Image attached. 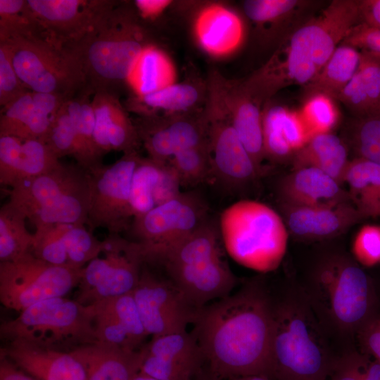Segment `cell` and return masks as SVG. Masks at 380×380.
Listing matches in <instances>:
<instances>
[{
    "label": "cell",
    "instance_id": "6da1fadb",
    "mask_svg": "<svg viewBox=\"0 0 380 380\" xmlns=\"http://www.w3.org/2000/svg\"><path fill=\"white\" fill-rule=\"evenodd\" d=\"M194 324L208 368L220 380L271 375L273 297L262 281L199 308Z\"/></svg>",
    "mask_w": 380,
    "mask_h": 380
},
{
    "label": "cell",
    "instance_id": "7a4b0ae2",
    "mask_svg": "<svg viewBox=\"0 0 380 380\" xmlns=\"http://www.w3.org/2000/svg\"><path fill=\"white\" fill-rule=\"evenodd\" d=\"M326 333L349 351L352 341L373 315L371 281L355 260L343 253H327L298 284Z\"/></svg>",
    "mask_w": 380,
    "mask_h": 380
},
{
    "label": "cell",
    "instance_id": "3957f363",
    "mask_svg": "<svg viewBox=\"0 0 380 380\" xmlns=\"http://www.w3.org/2000/svg\"><path fill=\"white\" fill-rule=\"evenodd\" d=\"M134 9L106 1L89 30L67 48L79 63L85 87L115 92L150 46Z\"/></svg>",
    "mask_w": 380,
    "mask_h": 380
},
{
    "label": "cell",
    "instance_id": "277c9868",
    "mask_svg": "<svg viewBox=\"0 0 380 380\" xmlns=\"http://www.w3.org/2000/svg\"><path fill=\"white\" fill-rule=\"evenodd\" d=\"M333 342L298 284L273 298L271 375L277 380H320L332 362Z\"/></svg>",
    "mask_w": 380,
    "mask_h": 380
},
{
    "label": "cell",
    "instance_id": "5b68a950",
    "mask_svg": "<svg viewBox=\"0 0 380 380\" xmlns=\"http://www.w3.org/2000/svg\"><path fill=\"white\" fill-rule=\"evenodd\" d=\"M8 202L35 227L86 225L89 175L79 165L61 163L51 171L10 188Z\"/></svg>",
    "mask_w": 380,
    "mask_h": 380
},
{
    "label": "cell",
    "instance_id": "8992f818",
    "mask_svg": "<svg viewBox=\"0 0 380 380\" xmlns=\"http://www.w3.org/2000/svg\"><path fill=\"white\" fill-rule=\"evenodd\" d=\"M222 241L239 265L259 272L276 270L286 253L289 232L280 215L254 200H240L220 218Z\"/></svg>",
    "mask_w": 380,
    "mask_h": 380
},
{
    "label": "cell",
    "instance_id": "52a82bcc",
    "mask_svg": "<svg viewBox=\"0 0 380 380\" xmlns=\"http://www.w3.org/2000/svg\"><path fill=\"white\" fill-rule=\"evenodd\" d=\"M1 337L71 353L97 342L91 305L56 297L35 303L0 327Z\"/></svg>",
    "mask_w": 380,
    "mask_h": 380
},
{
    "label": "cell",
    "instance_id": "ba28073f",
    "mask_svg": "<svg viewBox=\"0 0 380 380\" xmlns=\"http://www.w3.org/2000/svg\"><path fill=\"white\" fill-rule=\"evenodd\" d=\"M0 42L8 45L13 67L30 91L70 99L85 87L77 61L67 48L45 35H16Z\"/></svg>",
    "mask_w": 380,
    "mask_h": 380
},
{
    "label": "cell",
    "instance_id": "9c48e42d",
    "mask_svg": "<svg viewBox=\"0 0 380 380\" xmlns=\"http://www.w3.org/2000/svg\"><path fill=\"white\" fill-rule=\"evenodd\" d=\"M82 269L49 264L31 252L0 262L1 303L20 312L42 300L65 297L78 286Z\"/></svg>",
    "mask_w": 380,
    "mask_h": 380
},
{
    "label": "cell",
    "instance_id": "30bf717a",
    "mask_svg": "<svg viewBox=\"0 0 380 380\" xmlns=\"http://www.w3.org/2000/svg\"><path fill=\"white\" fill-rule=\"evenodd\" d=\"M207 206L192 193H180L134 218L127 231L144 262H158L165 253L206 221Z\"/></svg>",
    "mask_w": 380,
    "mask_h": 380
},
{
    "label": "cell",
    "instance_id": "8fae6325",
    "mask_svg": "<svg viewBox=\"0 0 380 380\" xmlns=\"http://www.w3.org/2000/svg\"><path fill=\"white\" fill-rule=\"evenodd\" d=\"M103 242L100 255L82 271L75 299L85 305L132 293L139 281L144 261L138 245L119 234Z\"/></svg>",
    "mask_w": 380,
    "mask_h": 380
},
{
    "label": "cell",
    "instance_id": "7c38bea8",
    "mask_svg": "<svg viewBox=\"0 0 380 380\" xmlns=\"http://www.w3.org/2000/svg\"><path fill=\"white\" fill-rule=\"evenodd\" d=\"M141 158L137 151L125 153L110 165L87 170L89 205L86 226L91 232L103 228L109 234H119L129 229L133 220L132 179Z\"/></svg>",
    "mask_w": 380,
    "mask_h": 380
},
{
    "label": "cell",
    "instance_id": "4fadbf2b",
    "mask_svg": "<svg viewBox=\"0 0 380 380\" xmlns=\"http://www.w3.org/2000/svg\"><path fill=\"white\" fill-rule=\"evenodd\" d=\"M211 179L229 189H239L262 174L234 130L228 112L217 93L207 90L204 109Z\"/></svg>",
    "mask_w": 380,
    "mask_h": 380
},
{
    "label": "cell",
    "instance_id": "5bb4252c",
    "mask_svg": "<svg viewBox=\"0 0 380 380\" xmlns=\"http://www.w3.org/2000/svg\"><path fill=\"white\" fill-rule=\"evenodd\" d=\"M132 294L148 336L186 331L199 310L170 279H160L147 270H141Z\"/></svg>",
    "mask_w": 380,
    "mask_h": 380
},
{
    "label": "cell",
    "instance_id": "9a60e30c",
    "mask_svg": "<svg viewBox=\"0 0 380 380\" xmlns=\"http://www.w3.org/2000/svg\"><path fill=\"white\" fill-rule=\"evenodd\" d=\"M359 23V0H334L286 39L292 48L310 58L319 70Z\"/></svg>",
    "mask_w": 380,
    "mask_h": 380
},
{
    "label": "cell",
    "instance_id": "2e32d148",
    "mask_svg": "<svg viewBox=\"0 0 380 380\" xmlns=\"http://www.w3.org/2000/svg\"><path fill=\"white\" fill-rule=\"evenodd\" d=\"M139 372L158 380H192L205 362L194 334L153 336L138 350Z\"/></svg>",
    "mask_w": 380,
    "mask_h": 380
},
{
    "label": "cell",
    "instance_id": "e0dca14e",
    "mask_svg": "<svg viewBox=\"0 0 380 380\" xmlns=\"http://www.w3.org/2000/svg\"><path fill=\"white\" fill-rule=\"evenodd\" d=\"M146 117L137 129L148 158L158 163L167 164L178 153L208 141V125L204 110L161 118Z\"/></svg>",
    "mask_w": 380,
    "mask_h": 380
},
{
    "label": "cell",
    "instance_id": "ac0fdd59",
    "mask_svg": "<svg viewBox=\"0 0 380 380\" xmlns=\"http://www.w3.org/2000/svg\"><path fill=\"white\" fill-rule=\"evenodd\" d=\"M208 84L217 93L229 113L239 139L262 172L265 158L262 105L264 103L247 87L244 81H231L213 72Z\"/></svg>",
    "mask_w": 380,
    "mask_h": 380
},
{
    "label": "cell",
    "instance_id": "d6986e66",
    "mask_svg": "<svg viewBox=\"0 0 380 380\" xmlns=\"http://www.w3.org/2000/svg\"><path fill=\"white\" fill-rule=\"evenodd\" d=\"M103 246L86 225L61 224L35 229L31 253L49 264L82 269Z\"/></svg>",
    "mask_w": 380,
    "mask_h": 380
},
{
    "label": "cell",
    "instance_id": "ffe728a7",
    "mask_svg": "<svg viewBox=\"0 0 380 380\" xmlns=\"http://www.w3.org/2000/svg\"><path fill=\"white\" fill-rule=\"evenodd\" d=\"M42 34L68 47L91 27L106 1L27 0Z\"/></svg>",
    "mask_w": 380,
    "mask_h": 380
},
{
    "label": "cell",
    "instance_id": "44dd1931",
    "mask_svg": "<svg viewBox=\"0 0 380 380\" xmlns=\"http://www.w3.org/2000/svg\"><path fill=\"white\" fill-rule=\"evenodd\" d=\"M318 71L312 59L292 48L285 38L269 61L243 81L265 103L283 88L305 85Z\"/></svg>",
    "mask_w": 380,
    "mask_h": 380
},
{
    "label": "cell",
    "instance_id": "7402d4cb",
    "mask_svg": "<svg viewBox=\"0 0 380 380\" xmlns=\"http://www.w3.org/2000/svg\"><path fill=\"white\" fill-rule=\"evenodd\" d=\"M165 267L170 280L197 308L229 295L237 283L236 277L222 257Z\"/></svg>",
    "mask_w": 380,
    "mask_h": 380
},
{
    "label": "cell",
    "instance_id": "603a6c76",
    "mask_svg": "<svg viewBox=\"0 0 380 380\" xmlns=\"http://www.w3.org/2000/svg\"><path fill=\"white\" fill-rule=\"evenodd\" d=\"M0 356L36 380H87L83 364L71 353L14 340L1 348Z\"/></svg>",
    "mask_w": 380,
    "mask_h": 380
},
{
    "label": "cell",
    "instance_id": "cb8c5ba5",
    "mask_svg": "<svg viewBox=\"0 0 380 380\" xmlns=\"http://www.w3.org/2000/svg\"><path fill=\"white\" fill-rule=\"evenodd\" d=\"M61 162L41 139L0 137V184L9 188L49 172Z\"/></svg>",
    "mask_w": 380,
    "mask_h": 380
},
{
    "label": "cell",
    "instance_id": "d4e9b609",
    "mask_svg": "<svg viewBox=\"0 0 380 380\" xmlns=\"http://www.w3.org/2000/svg\"><path fill=\"white\" fill-rule=\"evenodd\" d=\"M282 207L289 234L303 240L336 236L362 220L351 203L328 207L282 204Z\"/></svg>",
    "mask_w": 380,
    "mask_h": 380
},
{
    "label": "cell",
    "instance_id": "484cf974",
    "mask_svg": "<svg viewBox=\"0 0 380 380\" xmlns=\"http://www.w3.org/2000/svg\"><path fill=\"white\" fill-rule=\"evenodd\" d=\"M94 139L104 156L110 151L123 153L136 152L140 139L115 92L99 91L94 94Z\"/></svg>",
    "mask_w": 380,
    "mask_h": 380
},
{
    "label": "cell",
    "instance_id": "4316f807",
    "mask_svg": "<svg viewBox=\"0 0 380 380\" xmlns=\"http://www.w3.org/2000/svg\"><path fill=\"white\" fill-rule=\"evenodd\" d=\"M282 204L296 206H336L351 203L341 184L314 167H303L284 177L279 186Z\"/></svg>",
    "mask_w": 380,
    "mask_h": 380
},
{
    "label": "cell",
    "instance_id": "83f0119b",
    "mask_svg": "<svg viewBox=\"0 0 380 380\" xmlns=\"http://www.w3.org/2000/svg\"><path fill=\"white\" fill-rule=\"evenodd\" d=\"M262 123L265 157L274 163L294 156L310 139L299 112L280 105L263 108Z\"/></svg>",
    "mask_w": 380,
    "mask_h": 380
},
{
    "label": "cell",
    "instance_id": "f1b7e54d",
    "mask_svg": "<svg viewBox=\"0 0 380 380\" xmlns=\"http://www.w3.org/2000/svg\"><path fill=\"white\" fill-rule=\"evenodd\" d=\"M178 178L168 164L141 158L132 179L130 204L133 219L181 193Z\"/></svg>",
    "mask_w": 380,
    "mask_h": 380
},
{
    "label": "cell",
    "instance_id": "f546056e",
    "mask_svg": "<svg viewBox=\"0 0 380 380\" xmlns=\"http://www.w3.org/2000/svg\"><path fill=\"white\" fill-rule=\"evenodd\" d=\"M314 1L300 0H246L244 14L267 39L281 42L304 23Z\"/></svg>",
    "mask_w": 380,
    "mask_h": 380
},
{
    "label": "cell",
    "instance_id": "4dcf8cb0",
    "mask_svg": "<svg viewBox=\"0 0 380 380\" xmlns=\"http://www.w3.org/2000/svg\"><path fill=\"white\" fill-rule=\"evenodd\" d=\"M194 30L201 48L216 56L234 51L243 35L239 16L229 8L217 4L202 10L196 20Z\"/></svg>",
    "mask_w": 380,
    "mask_h": 380
},
{
    "label": "cell",
    "instance_id": "1f68e13d",
    "mask_svg": "<svg viewBox=\"0 0 380 380\" xmlns=\"http://www.w3.org/2000/svg\"><path fill=\"white\" fill-rule=\"evenodd\" d=\"M71 353L83 364L87 380H131L139 372L138 350H123L97 341Z\"/></svg>",
    "mask_w": 380,
    "mask_h": 380
},
{
    "label": "cell",
    "instance_id": "d6a6232c",
    "mask_svg": "<svg viewBox=\"0 0 380 380\" xmlns=\"http://www.w3.org/2000/svg\"><path fill=\"white\" fill-rule=\"evenodd\" d=\"M380 98V56L360 51L357 68L336 100L355 117L372 114Z\"/></svg>",
    "mask_w": 380,
    "mask_h": 380
},
{
    "label": "cell",
    "instance_id": "836d02e7",
    "mask_svg": "<svg viewBox=\"0 0 380 380\" xmlns=\"http://www.w3.org/2000/svg\"><path fill=\"white\" fill-rule=\"evenodd\" d=\"M350 201L362 219L380 217V165L354 158L349 161L343 179Z\"/></svg>",
    "mask_w": 380,
    "mask_h": 380
},
{
    "label": "cell",
    "instance_id": "e575fe53",
    "mask_svg": "<svg viewBox=\"0 0 380 380\" xmlns=\"http://www.w3.org/2000/svg\"><path fill=\"white\" fill-rule=\"evenodd\" d=\"M345 143L331 132L312 136L293 157L294 168L316 167L343 183L349 163Z\"/></svg>",
    "mask_w": 380,
    "mask_h": 380
},
{
    "label": "cell",
    "instance_id": "d590c367",
    "mask_svg": "<svg viewBox=\"0 0 380 380\" xmlns=\"http://www.w3.org/2000/svg\"><path fill=\"white\" fill-rule=\"evenodd\" d=\"M360 58L358 49L343 43L338 45L316 75L303 86V99L321 94L336 99L355 74Z\"/></svg>",
    "mask_w": 380,
    "mask_h": 380
},
{
    "label": "cell",
    "instance_id": "8d00e7d4",
    "mask_svg": "<svg viewBox=\"0 0 380 380\" xmlns=\"http://www.w3.org/2000/svg\"><path fill=\"white\" fill-rule=\"evenodd\" d=\"M91 93L84 87L77 96H73L67 101L77 141L76 163L86 170L103 164L101 159L103 156L94 139L95 115L92 99H89Z\"/></svg>",
    "mask_w": 380,
    "mask_h": 380
},
{
    "label": "cell",
    "instance_id": "74e56055",
    "mask_svg": "<svg viewBox=\"0 0 380 380\" xmlns=\"http://www.w3.org/2000/svg\"><path fill=\"white\" fill-rule=\"evenodd\" d=\"M222 257L217 229L205 221L170 247L158 262L185 265Z\"/></svg>",
    "mask_w": 380,
    "mask_h": 380
},
{
    "label": "cell",
    "instance_id": "f35d334b",
    "mask_svg": "<svg viewBox=\"0 0 380 380\" xmlns=\"http://www.w3.org/2000/svg\"><path fill=\"white\" fill-rule=\"evenodd\" d=\"M206 88L194 82H173L155 91L139 96V101L148 110L162 111L165 115H179L193 112L201 103Z\"/></svg>",
    "mask_w": 380,
    "mask_h": 380
},
{
    "label": "cell",
    "instance_id": "ab89813d",
    "mask_svg": "<svg viewBox=\"0 0 380 380\" xmlns=\"http://www.w3.org/2000/svg\"><path fill=\"white\" fill-rule=\"evenodd\" d=\"M26 217L8 201L0 208V262L16 260L31 252L34 234L27 229Z\"/></svg>",
    "mask_w": 380,
    "mask_h": 380
},
{
    "label": "cell",
    "instance_id": "60d3db41",
    "mask_svg": "<svg viewBox=\"0 0 380 380\" xmlns=\"http://www.w3.org/2000/svg\"><path fill=\"white\" fill-rule=\"evenodd\" d=\"M139 96L155 91L173 83L172 63L160 50L149 46L142 53L135 68Z\"/></svg>",
    "mask_w": 380,
    "mask_h": 380
},
{
    "label": "cell",
    "instance_id": "b9f144b4",
    "mask_svg": "<svg viewBox=\"0 0 380 380\" xmlns=\"http://www.w3.org/2000/svg\"><path fill=\"white\" fill-rule=\"evenodd\" d=\"M167 164L177 175L181 186H194L211 179L208 141L178 153Z\"/></svg>",
    "mask_w": 380,
    "mask_h": 380
},
{
    "label": "cell",
    "instance_id": "7bdbcfd3",
    "mask_svg": "<svg viewBox=\"0 0 380 380\" xmlns=\"http://www.w3.org/2000/svg\"><path fill=\"white\" fill-rule=\"evenodd\" d=\"M348 138L355 158L380 165V115L355 117L349 125Z\"/></svg>",
    "mask_w": 380,
    "mask_h": 380
},
{
    "label": "cell",
    "instance_id": "ee69618b",
    "mask_svg": "<svg viewBox=\"0 0 380 380\" xmlns=\"http://www.w3.org/2000/svg\"><path fill=\"white\" fill-rule=\"evenodd\" d=\"M334 100L321 94H313L303 99L298 112L310 138L318 134L331 132L337 125L339 112Z\"/></svg>",
    "mask_w": 380,
    "mask_h": 380
},
{
    "label": "cell",
    "instance_id": "f6af8a7d",
    "mask_svg": "<svg viewBox=\"0 0 380 380\" xmlns=\"http://www.w3.org/2000/svg\"><path fill=\"white\" fill-rule=\"evenodd\" d=\"M31 34L42 32L27 0H0V41Z\"/></svg>",
    "mask_w": 380,
    "mask_h": 380
},
{
    "label": "cell",
    "instance_id": "bcb514c9",
    "mask_svg": "<svg viewBox=\"0 0 380 380\" xmlns=\"http://www.w3.org/2000/svg\"><path fill=\"white\" fill-rule=\"evenodd\" d=\"M99 302L113 315L140 348L148 334L142 322L132 293Z\"/></svg>",
    "mask_w": 380,
    "mask_h": 380
},
{
    "label": "cell",
    "instance_id": "7dc6e473",
    "mask_svg": "<svg viewBox=\"0 0 380 380\" xmlns=\"http://www.w3.org/2000/svg\"><path fill=\"white\" fill-rule=\"evenodd\" d=\"M67 101L58 110L48 134L42 141L59 159L67 156L75 159L77 141L75 127L68 110Z\"/></svg>",
    "mask_w": 380,
    "mask_h": 380
},
{
    "label": "cell",
    "instance_id": "c3c4849f",
    "mask_svg": "<svg viewBox=\"0 0 380 380\" xmlns=\"http://www.w3.org/2000/svg\"><path fill=\"white\" fill-rule=\"evenodd\" d=\"M32 108L31 91L2 108L0 116V137L11 136L20 139Z\"/></svg>",
    "mask_w": 380,
    "mask_h": 380
},
{
    "label": "cell",
    "instance_id": "681fc988",
    "mask_svg": "<svg viewBox=\"0 0 380 380\" xmlns=\"http://www.w3.org/2000/svg\"><path fill=\"white\" fill-rule=\"evenodd\" d=\"M352 253L355 261L364 267L380 264V226L363 225L355 236Z\"/></svg>",
    "mask_w": 380,
    "mask_h": 380
},
{
    "label": "cell",
    "instance_id": "f907efd6",
    "mask_svg": "<svg viewBox=\"0 0 380 380\" xmlns=\"http://www.w3.org/2000/svg\"><path fill=\"white\" fill-rule=\"evenodd\" d=\"M30 91L20 80L12 62L10 49L0 42V105L3 108Z\"/></svg>",
    "mask_w": 380,
    "mask_h": 380
},
{
    "label": "cell",
    "instance_id": "816d5d0a",
    "mask_svg": "<svg viewBox=\"0 0 380 380\" xmlns=\"http://www.w3.org/2000/svg\"><path fill=\"white\" fill-rule=\"evenodd\" d=\"M342 43L380 56V28L359 23L352 28Z\"/></svg>",
    "mask_w": 380,
    "mask_h": 380
},
{
    "label": "cell",
    "instance_id": "f5cc1de1",
    "mask_svg": "<svg viewBox=\"0 0 380 380\" xmlns=\"http://www.w3.org/2000/svg\"><path fill=\"white\" fill-rule=\"evenodd\" d=\"M357 338L362 348L380 362V315L372 317L362 328Z\"/></svg>",
    "mask_w": 380,
    "mask_h": 380
},
{
    "label": "cell",
    "instance_id": "db71d44e",
    "mask_svg": "<svg viewBox=\"0 0 380 380\" xmlns=\"http://www.w3.org/2000/svg\"><path fill=\"white\" fill-rule=\"evenodd\" d=\"M360 23L380 28V0H359Z\"/></svg>",
    "mask_w": 380,
    "mask_h": 380
},
{
    "label": "cell",
    "instance_id": "11a10c76",
    "mask_svg": "<svg viewBox=\"0 0 380 380\" xmlns=\"http://www.w3.org/2000/svg\"><path fill=\"white\" fill-rule=\"evenodd\" d=\"M172 4L168 0H137L134 5L137 13L144 18H155Z\"/></svg>",
    "mask_w": 380,
    "mask_h": 380
},
{
    "label": "cell",
    "instance_id": "9f6ffc18",
    "mask_svg": "<svg viewBox=\"0 0 380 380\" xmlns=\"http://www.w3.org/2000/svg\"><path fill=\"white\" fill-rule=\"evenodd\" d=\"M0 380H36L5 357L0 356Z\"/></svg>",
    "mask_w": 380,
    "mask_h": 380
},
{
    "label": "cell",
    "instance_id": "6f0895ef",
    "mask_svg": "<svg viewBox=\"0 0 380 380\" xmlns=\"http://www.w3.org/2000/svg\"><path fill=\"white\" fill-rule=\"evenodd\" d=\"M364 374L365 380H380V362L376 360L372 362Z\"/></svg>",
    "mask_w": 380,
    "mask_h": 380
},
{
    "label": "cell",
    "instance_id": "680465c9",
    "mask_svg": "<svg viewBox=\"0 0 380 380\" xmlns=\"http://www.w3.org/2000/svg\"><path fill=\"white\" fill-rule=\"evenodd\" d=\"M229 380H277L272 376L267 374H249L234 377Z\"/></svg>",
    "mask_w": 380,
    "mask_h": 380
},
{
    "label": "cell",
    "instance_id": "91938a15",
    "mask_svg": "<svg viewBox=\"0 0 380 380\" xmlns=\"http://www.w3.org/2000/svg\"><path fill=\"white\" fill-rule=\"evenodd\" d=\"M192 380H220L208 368L202 369Z\"/></svg>",
    "mask_w": 380,
    "mask_h": 380
},
{
    "label": "cell",
    "instance_id": "94428289",
    "mask_svg": "<svg viewBox=\"0 0 380 380\" xmlns=\"http://www.w3.org/2000/svg\"><path fill=\"white\" fill-rule=\"evenodd\" d=\"M131 380H158L156 378H153L151 376L145 374L144 373L138 372L134 375Z\"/></svg>",
    "mask_w": 380,
    "mask_h": 380
},
{
    "label": "cell",
    "instance_id": "6125c7cd",
    "mask_svg": "<svg viewBox=\"0 0 380 380\" xmlns=\"http://www.w3.org/2000/svg\"><path fill=\"white\" fill-rule=\"evenodd\" d=\"M371 115H380V98H379V100L378 101V103H376V106L374 107L372 113Z\"/></svg>",
    "mask_w": 380,
    "mask_h": 380
}]
</instances>
